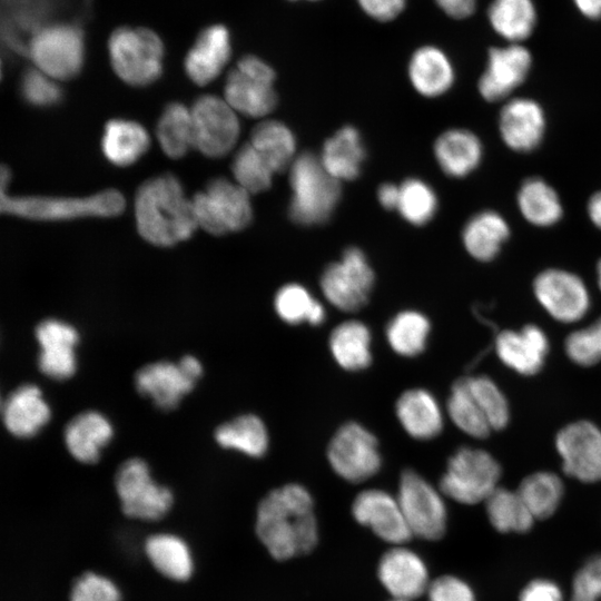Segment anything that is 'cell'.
I'll return each instance as SVG.
<instances>
[{
  "label": "cell",
  "mask_w": 601,
  "mask_h": 601,
  "mask_svg": "<svg viewBox=\"0 0 601 601\" xmlns=\"http://www.w3.org/2000/svg\"><path fill=\"white\" fill-rule=\"evenodd\" d=\"M407 75L415 91L426 98L444 95L455 79L454 67L447 55L430 45L420 47L413 52Z\"/></svg>",
  "instance_id": "cell-27"
},
{
  "label": "cell",
  "mask_w": 601,
  "mask_h": 601,
  "mask_svg": "<svg viewBox=\"0 0 601 601\" xmlns=\"http://www.w3.org/2000/svg\"><path fill=\"white\" fill-rule=\"evenodd\" d=\"M499 129L509 148L518 152H529L542 141L545 130L544 111L532 99L514 98L501 109Z\"/></svg>",
  "instance_id": "cell-24"
},
{
  "label": "cell",
  "mask_w": 601,
  "mask_h": 601,
  "mask_svg": "<svg viewBox=\"0 0 601 601\" xmlns=\"http://www.w3.org/2000/svg\"><path fill=\"white\" fill-rule=\"evenodd\" d=\"M377 575L392 598L398 600L412 601L421 597L431 583L423 559L403 545H394L382 555Z\"/></svg>",
  "instance_id": "cell-19"
},
{
  "label": "cell",
  "mask_w": 601,
  "mask_h": 601,
  "mask_svg": "<svg viewBox=\"0 0 601 601\" xmlns=\"http://www.w3.org/2000/svg\"><path fill=\"white\" fill-rule=\"evenodd\" d=\"M231 57L229 30L220 23L203 29L186 53L184 68L189 79L204 86L216 79Z\"/></svg>",
  "instance_id": "cell-22"
},
{
  "label": "cell",
  "mask_w": 601,
  "mask_h": 601,
  "mask_svg": "<svg viewBox=\"0 0 601 601\" xmlns=\"http://www.w3.org/2000/svg\"><path fill=\"white\" fill-rule=\"evenodd\" d=\"M161 38L145 27H119L108 39V56L115 73L131 86H147L162 72Z\"/></svg>",
  "instance_id": "cell-5"
},
{
  "label": "cell",
  "mask_w": 601,
  "mask_h": 601,
  "mask_svg": "<svg viewBox=\"0 0 601 601\" xmlns=\"http://www.w3.org/2000/svg\"><path fill=\"white\" fill-rule=\"evenodd\" d=\"M361 9L372 19L387 22L398 17L406 6V0H356Z\"/></svg>",
  "instance_id": "cell-54"
},
{
  "label": "cell",
  "mask_w": 601,
  "mask_h": 601,
  "mask_svg": "<svg viewBox=\"0 0 601 601\" xmlns=\"http://www.w3.org/2000/svg\"><path fill=\"white\" fill-rule=\"evenodd\" d=\"M195 148L211 158L226 156L236 146L240 122L237 112L224 99L203 95L191 108Z\"/></svg>",
  "instance_id": "cell-14"
},
{
  "label": "cell",
  "mask_w": 601,
  "mask_h": 601,
  "mask_svg": "<svg viewBox=\"0 0 601 601\" xmlns=\"http://www.w3.org/2000/svg\"><path fill=\"white\" fill-rule=\"evenodd\" d=\"M365 156L359 131L346 125L326 139L319 160L326 171L342 183L359 176Z\"/></svg>",
  "instance_id": "cell-31"
},
{
  "label": "cell",
  "mask_w": 601,
  "mask_h": 601,
  "mask_svg": "<svg viewBox=\"0 0 601 601\" xmlns=\"http://www.w3.org/2000/svg\"><path fill=\"white\" fill-rule=\"evenodd\" d=\"M443 496L415 470L402 471L396 497L413 536L435 541L444 535L447 509Z\"/></svg>",
  "instance_id": "cell-12"
},
{
  "label": "cell",
  "mask_w": 601,
  "mask_h": 601,
  "mask_svg": "<svg viewBox=\"0 0 601 601\" xmlns=\"http://www.w3.org/2000/svg\"><path fill=\"white\" fill-rule=\"evenodd\" d=\"M501 475V465L487 451L464 445L449 457L439 489L457 503L473 505L500 486Z\"/></svg>",
  "instance_id": "cell-6"
},
{
  "label": "cell",
  "mask_w": 601,
  "mask_h": 601,
  "mask_svg": "<svg viewBox=\"0 0 601 601\" xmlns=\"http://www.w3.org/2000/svg\"><path fill=\"white\" fill-rule=\"evenodd\" d=\"M577 9L588 19L601 18V0H573Z\"/></svg>",
  "instance_id": "cell-57"
},
{
  "label": "cell",
  "mask_w": 601,
  "mask_h": 601,
  "mask_svg": "<svg viewBox=\"0 0 601 601\" xmlns=\"http://www.w3.org/2000/svg\"><path fill=\"white\" fill-rule=\"evenodd\" d=\"M555 449L563 472L583 483L601 482V428L581 420L562 427L555 436Z\"/></svg>",
  "instance_id": "cell-17"
},
{
  "label": "cell",
  "mask_w": 601,
  "mask_h": 601,
  "mask_svg": "<svg viewBox=\"0 0 601 601\" xmlns=\"http://www.w3.org/2000/svg\"><path fill=\"white\" fill-rule=\"evenodd\" d=\"M151 565L174 581H187L194 572V561L188 544L173 533H155L144 543Z\"/></svg>",
  "instance_id": "cell-34"
},
{
  "label": "cell",
  "mask_w": 601,
  "mask_h": 601,
  "mask_svg": "<svg viewBox=\"0 0 601 601\" xmlns=\"http://www.w3.org/2000/svg\"><path fill=\"white\" fill-rule=\"evenodd\" d=\"M494 346L500 361L521 375H534L541 371L549 353L548 336L533 324L519 331L500 332Z\"/></svg>",
  "instance_id": "cell-23"
},
{
  "label": "cell",
  "mask_w": 601,
  "mask_h": 601,
  "mask_svg": "<svg viewBox=\"0 0 601 601\" xmlns=\"http://www.w3.org/2000/svg\"><path fill=\"white\" fill-rule=\"evenodd\" d=\"M601 598V554L589 558L575 573L570 601H598Z\"/></svg>",
  "instance_id": "cell-51"
},
{
  "label": "cell",
  "mask_w": 601,
  "mask_h": 601,
  "mask_svg": "<svg viewBox=\"0 0 601 601\" xmlns=\"http://www.w3.org/2000/svg\"><path fill=\"white\" fill-rule=\"evenodd\" d=\"M36 338L40 345L38 366L53 380H67L77 367L75 346L79 341L77 329L62 321L49 318L36 327Z\"/></svg>",
  "instance_id": "cell-21"
},
{
  "label": "cell",
  "mask_w": 601,
  "mask_h": 601,
  "mask_svg": "<svg viewBox=\"0 0 601 601\" xmlns=\"http://www.w3.org/2000/svg\"><path fill=\"white\" fill-rule=\"evenodd\" d=\"M328 347L335 363L347 372L366 370L373 361L372 333L358 319L337 324L328 337Z\"/></svg>",
  "instance_id": "cell-30"
},
{
  "label": "cell",
  "mask_w": 601,
  "mask_h": 601,
  "mask_svg": "<svg viewBox=\"0 0 601 601\" xmlns=\"http://www.w3.org/2000/svg\"><path fill=\"white\" fill-rule=\"evenodd\" d=\"M203 366L191 355L177 363L160 361L141 367L135 375L137 391L162 410L175 408L201 376Z\"/></svg>",
  "instance_id": "cell-15"
},
{
  "label": "cell",
  "mask_w": 601,
  "mask_h": 601,
  "mask_svg": "<svg viewBox=\"0 0 601 601\" xmlns=\"http://www.w3.org/2000/svg\"><path fill=\"white\" fill-rule=\"evenodd\" d=\"M27 53L36 68L58 81L76 77L85 60V39L70 22H52L32 32Z\"/></svg>",
  "instance_id": "cell-7"
},
{
  "label": "cell",
  "mask_w": 601,
  "mask_h": 601,
  "mask_svg": "<svg viewBox=\"0 0 601 601\" xmlns=\"http://www.w3.org/2000/svg\"><path fill=\"white\" fill-rule=\"evenodd\" d=\"M444 13L454 19H464L473 14L476 0H435Z\"/></svg>",
  "instance_id": "cell-55"
},
{
  "label": "cell",
  "mask_w": 601,
  "mask_h": 601,
  "mask_svg": "<svg viewBox=\"0 0 601 601\" xmlns=\"http://www.w3.org/2000/svg\"><path fill=\"white\" fill-rule=\"evenodd\" d=\"M20 93L28 104L36 107L53 106L62 97L58 80L36 67L23 72L20 80Z\"/></svg>",
  "instance_id": "cell-49"
},
{
  "label": "cell",
  "mask_w": 601,
  "mask_h": 601,
  "mask_svg": "<svg viewBox=\"0 0 601 601\" xmlns=\"http://www.w3.org/2000/svg\"><path fill=\"white\" fill-rule=\"evenodd\" d=\"M215 440L224 449L255 459L263 457L269 447L266 424L259 416L250 413L219 425L215 431Z\"/></svg>",
  "instance_id": "cell-36"
},
{
  "label": "cell",
  "mask_w": 601,
  "mask_h": 601,
  "mask_svg": "<svg viewBox=\"0 0 601 601\" xmlns=\"http://www.w3.org/2000/svg\"><path fill=\"white\" fill-rule=\"evenodd\" d=\"M446 413L452 423L471 437L485 439L493 432L470 390L466 377L456 380L452 385L446 401Z\"/></svg>",
  "instance_id": "cell-43"
},
{
  "label": "cell",
  "mask_w": 601,
  "mask_h": 601,
  "mask_svg": "<svg viewBox=\"0 0 601 601\" xmlns=\"http://www.w3.org/2000/svg\"><path fill=\"white\" fill-rule=\"evenodd\" d=\"M255 530L278 561L311 552L318 541V526L309 491L298 483L269 491L258 504Z\"/></svg>",
  "instance_id": "cell-1"
},
{
  "label": "cell",
  "mask_w": 601,
  "mask_h": 601,
  "mask_svg": "<svg viewBox=\"0 0 601 601\" xmlns=\"http://www.w3.org/2000/svg\"><path fill=\"white\" fill-rule=\"evenodd\" d=\"M470 390L486 416L493 431L506 427L510 422L508 398L496 383L489 376H467Z\"/></svg>",
  "instance_id": "cell-47"
},
{
  "label": "cell",
  "mask_w": 601,
  "mask_h": 601,
  "mask_svg": "<svg viewBox=\"0 0 601 601\" xmlns=\"http://www.w3.org/2000/svg\"><path fill=\"white\" fill-rule=\"evenodd\" d=\"M433 151L442 171L453 178L470 175L480 165L483 156L479 137L462 128L442 132L435 139Z\"/></svg>",
  "instance_id": "cell-28"
},
{
  "label": "cell",
  "mask_w": 601,
  "mask_h": 601,
  "mask_svg": "<svg viewBox=\"0 0 601 601\" xmlns=\"http://www.w3.org/2000/svg\"><path fill=\"white\" fill-rule=\"evenodd\" d=\"M395 415L404 432L417 441L433 440L444 427L443 410L426 388L404 391L395 402Z\"/></svg>",
  "instance_id": "cell-25"
},
{
  "label": "cell",
  "mask_w": 601,
  "mask_h": 601,
  "mask_svg": "<svg viewBox=\"0 0 601 601\" xmlns=\"http://www.w3.org/2000/svg\"><path fill=\"white\" fill-rule=\"evenodd\" d=\"M115 487L121 511L128 518L157 521L174 503L170 489L157 484L148 464L139 457L128 459L118 467Z\"/></svg>",
  "instance_id": "cell-13"
},
{
  "label": "cell",
  "mask_w": 601,
  "mask_h": 601,
  "mask_svg": "<svg viewBox=\"0 0 601 601\" xmlns=\"http://www.w3.org/2000/svg\"><path fill=\"white\" fill-rule=\"evenodd\" d=\"M430 334L431 322L428 317L416 309L398 312L385 327L388 346L402 357H415L423 353Z\"/></svg>",
  "instance_id": "cell-37"
},
{
  "label": "cell",
  "mask_w": 601,
  "mask_h": 601,
  "mask_svg": "<svg viewBox=\"0 0 601 601\" xmlns=\"http://www.w3.org/2000/svg\"><path fill=\"white\" fill-rule=\"evenodd\" d=\"M570 361L589 367L601 362V317L587 327L571 332L564 341Z\"/></svg>",
  "instance_id": "cell-48"
},
{
  "label": "cell",
  "mask_w": 601,
  "mask_h": 601,
  "mask_svg": "<svg viewBox=\"0 0 601 601\" xmlns=\"http://www.w3.org/2000/svg\"><path fill=\"white\" fill-rule=\"evenodd\" d=\"M138 233L150 244L174 246L188 239L198 227L193 199L179 179L162 174L144 181L135 196Z\"/></svg>",
  "instance_id": "cell-2"
},
{
  "label": "cell",
  "mask_w": 601,
  "mask_h": 601,
  "mask_svg": "<svg viewBox=\"0 0 601 601\" xmlns=\"http://www.w3.org/2000/svg\"><path fill=\"white\" fill-rule=\"evenodd\" d=\"M375 273L366 255L357 247H348L337 262L323 270L319 286L325 299L345 313H355L368 302Z\"/></svg>",
  "instance_id": "cell-11"
},
{
  "label": "cell",
  "mask_w": 601,
  "mask_h": 601,
  "mask_svg": "<svg viewBox=\"0 0 601 601\" xmlns=\"http://www.w3.org/2000/svg\"><path fill=\"white\" fill-rule=\"evenodd\" d=\"M230 168L235 181L250 195L267 190L275 174L249 141L237 149Z\"/></svg>",
  "instance_id": "cell-46"
},
{
  "label": "cell",
  "mask_w": 601,
  "mask_h": 601,
  "mask_svg": "<svg viewBox=\"0 0 601 601\" xmlns=\"http://www.w3.org/2000/svg\"><path fill=\"white\" fill-rule=\"evenodd\" d=\"M275 78L276 73L268 63L256 56L246 55L228 72L224 99L237 114L265 117L277 105Z\"/></svg>",
  "instance_id": "cell-10"
},
{
  "label": "cell",
  "mask_w": 601,
  "mask_h": 601,
  "mask_svg": "<svg viewBox=\"0 0 601 601\" xmlns=\"http://www.w3.org/2000/svg\"><path fill=\"white\" fill-rule=\"evenodd\" d=\"M531 65V53L522 46L491 48L486 68L477 83L481 96L487 101L508 97L525 80Z\"/></svg>",
  "instance_id": "cell-20"
},
{
  "label": "cell",
  "mask_w": 601,
  "mask_h": 601,
  "mask_svg": "<svg viewBox=\"0 0 601 601\" xmlns=\"http://www.w3.org/2000/svg\"><path fill=\"white\" fill-rule=\"evenodd\" d=\"M588 215L591 221L601 228V190L590 197L588 201Z\"/></svg>",
  "instance_id": "cell-58"
},
{
  "label": "cell",
  "mask_w": 601,
  "mask_h": 601,
  "mask_svg": "<svg viewBox=\"0 0 601 601\" xmlns=\"http://www.w3.org/2000/svg\"><path fill=\"white\" fill-rule=\"evenodd\" d=\"M114 434L109 420L97 411L77 414L66 426L65 443L69 453L79 462L95 463Z\"/></svg>",
  "instance_id": "cell-29"
},
{
  "label": "cell",
  "mask_w": 601,
  "mask_h": 601,
  "mask_svg": "<svg viewBox=\"0 0 601 601\" xmlns=\"http://www.w3.org/2000/svg\"><path fill=\"white\" fill-rule=\"evenodd\" d=\"M276 173L288 170L297 157V142L290 128L279 120L258 122L248 140Z\"/></svg>",
  "instance_id": "cell-35"
},
{
  "label": "cell",
  "mask_w": 601,
  "mask_h": 601,
  "mask_svg": "<svg viewBox=\"0 0 601 601\" xmlns=\"http://www.w3.org/2000/svg\"><path fill=\"white\" fill-rule=\"evenodd\" d=\"M51 411L40 388L23 384L11 392L2 403V420L7 430L17 437L36 435L50 420Z\"/></svg>",
  "instance_id": "cell-26"
},
{
  "label": "cell",
  "mask_w": 601,
  "mask_h": 601,
  "mask_svg": "<svg viewBox=\"0 0 601 601\" xmlns=\"http://www.w3.org/2000/svg\"><path fill=\"white\" fill-rule=\"evenodd\" d=\"M288 174L292 191L289 218L302 226L327 221L339 203L341 181L326 171L319 157L308 151L297 155Z\"/></svg>",
  "instance_id": "cell-3"
},
{
  "label": "cell",
  "mask_w": 601,
  "mask_h": 601,
  "mask_svg": "<svg viewBox=\"0 0 601 601\" xmlns=\"http://www.w3.org/2000/svg\"><path fill=\"white\" fill-rule=\"evenodd\" d=\"M533 292L546 313L560 323L581 321L591 306L584 282L577 274L564 269L542 270L534 278Z\"/></svg>",
  "instance_id": "cell-16"
},
{
  "label": "cell",
  "mask_w": 601,
  "mask_h": 601,
  "mask_svg": "<svg viewBox=\"0 0 601 601\" xmlns=\"http://www.w3.org/2000/svg\"><path fill=\"white\" fill-rule=\"evenodd\" d=\"M519 601H564V595L552 580L534 579L522 589Z\"/></svg>",
  "instance_id": "cell-53"
},
{
  "label": "cell",
  "mask_w": 601,
  "mask_h": 601,
  "mask_svg": "<svg viewBox=\"0 0 601 601\" xmlns=\"http://www.w3.org/2000/svg\"><path fill=\"white\" fill-rule=\"evenodd\" d=\"M352 514L359 524L390 544L403 545L413 538L397 497L384 490L366 489L357 493Z\"/></svg>",
  "instance_id": "cell-18"
},
{
  "label": "cell",
  "mask_w": 601,
  "mask_h": 601,
  "mask_svg": "<svg viewBox=\"0 0 601 601\" xmlns=\"http://www.w3.org/2000/svg\"><path fill=\"white\" fill-rule=\"evenodd\" d=\"M126 200L116 189L85 197L12 196L1 188V211L30 219L62 220L87 216L111 217L122 213Z\"/></svg>",
  "instance_id": "cell-4"
},
{
  "label": "cell",
  "mask_w": 601,
  "mask_h": 601,
  "mask_svg": "<svg viewBox=\"0 0 601 601\" xmlns=\"http://www.w3.org/2000/svg\"><path fill=\"white\" fill-rule=\"evenodd\" d=\"M391 601H406V600L392 599Z\"/></svg>",
  "instance_id": "cell-60"
},
{
  "label": "cell",
  "mask_w": 601,
  "mask_h": 601,
  "mask_svg": "<svg viewBox=\"0 0 601 601\" xmlns=\"http://www.w3.org/2000/svg\"><path fill=\"white\" fill-rule=\"evenodd\" d=\"M191 199L198 227L211 235L239 231L253 218L250 194L225 177L209 180Z\"/></svg>",
  "instance_id": "cell-8"
},
{
  "label": "cell",
  "mask_w": 601,
  "mask_h": 601,
  "mask_svg": "<svg viewBox=\"0 0 601 601\" xmlns=\"http://www.w3.org/2000/svg\"><path fill=\"white\" fill-rule=\"evenodd\" d=\"M427 601H476L471 585L455 575H441L431 581Z\"/></svg>",
  "instance_id": "cell-52"
},
{
  "label": "cell",
  "mask_w": 601,
  "mask_h": 601,
  "mask_svg": "<svg viewBox=\"0 0 601 601\" xmlns=\"http://www.w3.org/2000/svg\"><path fill=\"white\" fill-rule=\"evenodd\" d=\"M150 138L146 128L135 120L111 119L104 129L101 150L114 165L129 166L149 148Z\"/></svg>",
  "instance_id": "cell-32"
},
{
  "label": "cell",
  "mask_w": 601,
  "mask_h": 601,
  "mask_svg": "<svg viewBox=\"0 0 601 601\" xmlns=\"http://www.w3.org/2000/svg\"><path fill=\"white\" fill-rule=\"evenodd\" d=\"M597 278H598V285L601 290V259L598 262L597 265Z\"/></svg>",
  "instance_id": "cell-59"
},
{
  "label": "cell",
  "mask_w": 601,
  "mask_h": 601,
  "mask_svg": "<svg viewBox=\"0 0 601 601\" xmlns=\"http://www.w3.org/2000/svg\"><path fill=\"white\" fill-rule=\"evenodd\" d=\"M439 198L435 190L418 178H407L400 185L396 210L404 220L414 226L427 224L436 214Z\"/></svg>",
  "instance_id": "cell-45"
},
{
  "label": "cell",
  "mask_w": 601,
  "mask_h": 601,
  "mask_svg": "<svg viewBox=\"0 0 601 601\" xmlns=\"http://www.w3.org/2000/svg\"><path fill=\"white\" fill-rule=\"evenodd\" d=\"M276 315L288 325L307 323L319 326L326 318L324 305L298 283H288L279 287L274 296Z\"/></svg>",
  "instance_id": "cell-41"
},
{
  "label": "cell",
  "mask_w": 601,
  "mask_h": 601,
  "mask_svg": "<svg viewBox=\"0 0 601 601\" xmlns=\"http://www.w3.org/2000/svg\"><path fill=\"white\" fill-rule=\"evenodd\" d=\"M487 17L493 30L510 41L526 39L536 23L532 0H493Z\"/></svg>",
  "instance_id": "cell-42"
},
{
  "label": "cell",
  "mask_w": 601,
  "mask_h": 601,
  "mask_svg": "<svg viewBox=\"0 0 601 601\" xmlns=\"http://www.w3.org/2000/svg\"><path fill=\"white\" fill-rule=\"evenodd\" d=\"M518 492L535 520L548 519L559 509L564 495V485L558 474L539 471L526 475L521 481Z\"/></svg>",
  "instance_id": "cell-44"
},
{
  "label": "cell",
  "mask_w": 601,
  "mask_h": 601,
  "mask_svg": "<svg viewBox=\"0 0 601 601\" xmlns=\"http://www.w3.org/2000/svg\"><path fill=\"white\" fill-rule=\"evenodd\" d=\"M377 199L381 206L387 210L397 208L400 199V186L392 183H384L377 189Z\"/></svg>",
  "instance_id": "cell-56"
},
{
  "label": "cell",
  "mask_w": 601,
  "mask_h": 601,
  "mask_svg": "<svg viewBox=\"0 0 601 601\" xmlns=\"http://www.w3.org/2000/svg\"><path fill=\"white\" fill-rule=\"evenodd\" d=\"M326 459L337 476L362 483L376 475L383 463L378 440L363 424L348 421L331 437Z\"/></svg>",
  "instance_id": "cell-9"
},
{
  "label": "cell",
  "mask_w": 601,
  "mask_h": 601,
  "mask_svg": "<svg viewBox=\"0 0 601 601\" xmlns=\"http://www.w3.org/2000/svg\"><path fill=\"white\" fill-rule=\"evenodd\" d=\"M484 504L491 525L501 533H525L535 521L518 490L499 486Z\"/></svg>",
  "instance_id": "cell-40"
},
{
  "label": "cell",
  "mask_w": 601,
  "mask_h": 601,
  "mask_svg": "<svg viewBox=\"0 0 601 601\" xmlns=\"http://www.w3.org/2000/svg\"><path fill=\"white\" fill-rule=\"evenodd\" d=\"M510 236V226L496 211L484 210L464 225L462 240L466 252L476 260H492Z\"/></svg>",
  "instance_id": "cell-33"
},
{
  "label": "cell",
  "mask_w": 601,
  "mask_h": 601,
  "mask_svg": "<svg viewBox=\"0 0 601 601\" xmlns=\"http://www.w3.org/2000/svg\"><path fill=\"white\" fill-rule=\"evenodd\" d=\"M290 1H297V0H290ZM307 1H317V0H307Z\"/></svg>",
  "instance_id": "cell-61"
},
{
  "label": "cell",
  "mask_w": 601,
  "mask_h": 601,
  "mask_svg": "<svg viewBox=\"0 0 601 601\" xmlns=\"http://www.w3.org/2000/svg\"><path fill=\"white\" fill-rule=\"evenodd\" d=\"M156 136L162 151L170 158H180L195 148L190 108L181 102L168 104L158 119Z\"/></svg>",
  "instance_id": "cell-39"
},
{
  "label": "cell",
  "mask_w": 601,
  "mask_h": 601,
  "mask_svg": "<svg viewBox=\"0 0 601 601\" xmlns=\"http://www.w3.org/2000/svg\"><path fill=\"white\" fill-rule=\"evenodd\" d=\"M117 585L107 577L87 571L72 583L70 601H120Z\"/></svg>",
  "instance_id": "cell-50"
},
{
  "label": "cell",
  "mask_w": 601,
  "mask_h": 601,
  "mask_svg": "<svg viewBox=\"0 0 601 601\" xmlns=\"http://www.w3.org/2000/svg\"><path fill=\"white\" fill-rule=\"evenodd\" d=\"M516 199L522 216L532 225L551 226L562 217L563 207L559 195L541 178L525 179L519 188Z\"/></svg>",
  "instance_id": "cell-38"
}]
</instances>
